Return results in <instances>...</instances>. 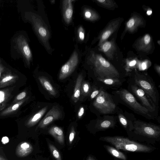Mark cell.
Listing matches in <instances>:
<instances>
[{
    "label": "cell",
    "instance_id": "6da1fadb",
    "mask_svg": "<svg viewBox=\"0 0 160 160\" xmlns=\"http://www.w3.org/2000/svg\"><path fill=\"white\" fill-rule=\"evenodd\" d=\"M114 100L129 108L137 114L148 119L155 120L156 118L147 108L139 102L136 98L127 89L120 88L111 92Z\"/></svg>",
    "mask_w": 160,
    "mask_h": 160
},
{
    "label": "cell",
    "instance_id": "7a4b0ae2",
    "mask_svg": "<svg viewBox=\"0 0 160 160\" xmlns=\"http://www.w3.org/2000/svg\"><path fill=\"white\" fill-rule=\"evenodd\" d=\"M127 82L138 86L149 96L155 105L158 107L160 97L158 90L152 78L148 75L135 72L129 75Z\"/></svg>",
    "mask_w": 160,
    "mask_h": 160
},
{
    "label": "cell",
    "instance_id": "3957f363",
    "mask_svg": "<svg viewBox=\"0 0 160 160\" xmlns=\"http://www.w3.org/2000/svg\"><path fill=\"white\" fill-rule=\"evenodd\" d=\"M118 104L111 94L102 88L92 103L98 116L116 114L119 108Z\"/></svg>",
    "mask_w": 160,
    "mask_h": 160
},
{
    "label": "cell",
    "instance_id": "277c9868",
    "mask_svg": "<svg viewBox=\"0 0 160 160\" xmlns=\"http://www.w3.org/2000/svg\"><path fill=\"white\" fill-rule=\"evenodd\" d=\"M100 139L111 143L117 150L142 152H149L152 150V148L150 147L123 137H101Z\"/></svg>",
    "mask_w": 160,
    "mask_h": 160
},
{
    "label": "cell",
    "instance_id": "5b68a950",
    "mask_svg": "<svg viewBox=\"0 0 160 160\" xmlns=\"http://www.w3.org/2000/svg\"><path fill=\"white\" fill-rule=\"evenodd\" d=\"M24 16L26 19L32 25L37 36L46 49L49 50L50 49L49 44L50 32L47 25L42 18L38 15L31 12H25Z\"/></svg>",
    "mask_w": 160,
    "mask_h": 160
},
{
    "label": "cell",
    "instance_id": "8992f818",
    "mask_svg": "<svg viewBox=\"0 0 160 160\" xmlns=\"http://www.w3.org/2000/svg\"><path fill=\"white\" fill-rule=\"evenodd\" d=\"M128 83L127 90L139 100L143 106L157 118L158 107L155 105L142 89L137 86L130 83Z\"/></svg>",
    "mask_w": 160,
    "mask_h": 160
},
{
    "label": "cell",
    "instance_id": "52a82bcc",
    "mask_svg": "<svg viewBox=\"0 0 160 160\" xmlns=\"http://www.w3.org/2000/svg\"><path fill=\"white\" fill-rule=\"evenodd\" d=\"M135 133L148 138H158L160 135L159 126L136 119L133 122Z\"/></svg>",
    "mask_w": 160,
    "mask_h": 160
},
{
    "label": "cell",
    "instance_id": "ba28073f",
    "mask_svg": "<svg viewBox=\"0 0 160 160\" xmlns=\"http://www.w3.org/2000/svg\"><path fill=\"white\" fill-rule=\"evenodd\" d=\"M16 47L28 64H29L32 58L31 51L27 41L22 35L18 36L15 40Z\"/></svg>",
    "mask_w": 160,
    "mask_h": 160
},
{
    "label": "cell",
    "instance_id": "9c48e42d",
    "mask_svg": "<svg viewBox=\"0 0 160 160\" xmlns=\"http://www.w3.org/2000/svg\"><path fill=\"white\" fill-rule=\"evenodd\" d=\"M78 62V54L75 51L68 60L62 67L59 75V79L63 80L70 75L76 67Z\"/></svg>",
    "mask_w": 160,
    "mask_h": 160
},
{
    "label": "cell",
    "instance_id": "30bf717a",
    "mask_svg": "<svg viewBox=\"0 0 160 160\" xmlns=\"http://www.w3.org/2000/svg\"><path fill=\"white\" fill-rule=\"evenodd\" d=\"M118 121L117 116L104 115L98 116L96 121L95 127L98 131H103L116 126Z\"/></svg>",
    "mask_w": 160,
    "mask_h": 160
},
{
    "label": "cell",
    "instance_id": "8fae6325",
    "mask_svg": "<svg viewBox=\"0 0 160 160\" xmlns=\"http://www.w3.org/2000/svg\"><path fill=\"white\" fill-rule=\"evenodd\" d=\"M116 114L118 120L125 129L130 131L133 130V122L137 119L133 114L126 111L124 112L119 107Z\"/></svg>",
    "mask_w": 160,
    "mask_h": 160
},
{
    "label": "cell",
    "instance_id": "7c38bea8",
    "mask_svg": "<svg viewBox=\"0 0 160 160\" xmlns=\"http://www.w3.org/2000/svg\"><path fill=\"white\" fill-rule=\"evenodd\" d=\"M62 112L58 106H53L39 122L38 127L43 128L54 121L61 118Z\"/></svg>",
    "mask_w": 160,
    "mask_h": 160
},
{
    "label": "cell",
    "instance_id": "4fadbf2b",
    "mask_svg": "<svg viewBox=\"0 0 160 160\" xmlns=\"http://www.w3.org/2000/svg\"><path fill=\"white\" fill-rule=\"evenodd\" d=\"M126 80V78H109L99 79L96 82V85L106 91L110 89L115 90L121 88L123 83Z\"/></svg>",
    "mask_w": 160,
    "mask_h": 160
},
{
    "label": "cell",
    "instance_id": "5bb4252c",
    "mask_svg": "<svg viewBox=\"0 0 160 160\" xmlns=\"http://www.w3.org/2000/svg\"><path fill=\"white\" fill-rule=\"evenodd\" d=\"M72 0H63L62 2V14L64 20L67 24L71 22L73 13Z\"/></svg>",
    "mask_w": 160,
    "mask_h": 160
},
{
    "label": "cell",
    "instance_id": "9a60e30c",
    "mask_svg": "<svg viewBox=\"0 0 160 160\" xmlns=\"http://www.w3.org/2000/svg\"><path fill=\"white\" fill-rule=\"evenodd\" d=\"M48 132L60 144H64V133L63 130L61 128L56 126H52L49 129Z\"/></svg>",
    "mask_w": 160,
    "mask_h": 160
},
{
    "label": "cell",
    "instance_id": "2e32d148",
    "mask_svg": "<svg viewBox=\"0 0 160 160\" xmlns=\"http://www.w3.org/2000/svg\"><path fill=\"white\" fill-rule=\"evenodd\" d=\"M82 79V74H79L77 78L73 93L71 98L72 100L75 103L77 102L79 99Z\"/></svg>",
    "mask_w": 160,
    "mask_h": 160
},
{
    "label": "cell",
    "instance_id": "e0dca14e",
    "mask_svg": "<svg viewBox=\"0 0 160 160\" xmlns=\"http://www.w3.org/2000/svg\"><path fill=\"white\" fill-rule=\"evenodd\" d=\"M38 79L43 87L50 95L53 96L57 95V91L46 78L43 76H40L38 78Z\"/></svg>",
    "mask_w": 160,
    "mask_h": 160
},
{
    "label": "cell",
    "instance_id": "ac0fdd59",
    "mask_svg": "<svg viewBox=\"0 0 160 160\" xmlns=\"http://www.w3.org/2000/svg\"><path fill=\"white\" fill-rule=\"evenodd\" d=\"M32 150V146L29 143L25 142L21 143L18 146L17 152L19 156L23 157L29 154Z\"/></svg>",
    "mask_w": 160,
    "mask_h": 160
},
{
    "label": "cell",
    "instance_id": "d6986e66",
    "mask_svg": "<svg viewBox=\"0 0 160 160\" xmlns=\"http://www.w3.org/2000/svg\"><path fill=\"white\" fill-rule=\"evenodd\" d=\"M47 109L48 106H46L34 114L30 120L29 125L32 126L36 124L45 113Z\"/></svg>",
    "mask_w": 160,
    "mask_h": 160
},
{
    "label": "cell",
    "instance_id": "ffe728a7",
    "mask_svg": "<svg viewBox=\"0 0 160 160\" xmlns=\"http://www.w3.org/2000/svg\"><path fill=\"white\" fill-rule=\"evenodd\" d=\"M104 147L114 157L123 160H126V156L122 152L111 146L105 145Z\"/></svg>",
    "mask_w": 160,
    "mask_h": 160
},
{
    "label": "cell",
    "instance_id": "44dd1931",
    "mask_svg": "<svg viewBox=\"0 0 160 160\" xmlns=\"http://www.w3.org/2000/svg\"><path fill=\"white\" fill-rule=\"evenodd\" d=\"M81 91L83 95L86 96L90 95L92 91V88L89 82L84 81L82 83Z\"/></svg>",
    "mask_w": 160,
    "mask_h": 160
},
{
    "label": "cell",
    "instance_id": "7402d4cb",
    "mask_svg": "<svg viewBox=\"0 0 160 160\" xmlns=\"http://www.w3.org/2000/svg\"><path fill=\"white\" fill-rule=\"evenodd\" d=\"M48 146L51 153L56 160H62L61 155L56 148L52 144L49 143Z\"/></svg>",
    "mask_w": 160,
    "mask_h": 160
},
{
    "label": "cell",
    "instance_id": "603a6c76",
    "mask_svg": "<svg viewBox=\"0 0 160 160\" xmlns=\"http://www.w3.org/2000/svg\"><path fill=\"white\" fill-rule=\"evenodd\" d=\"M102 88L97 85H94L92 88V91L90 94V98L91 100L93 99L100 92Z\"/></svg>",
    "mask_w": 160,
    "mask_h": 160
},
{
    "label": "cell",
    "instance_id": "cb8c5ba5",
    "mask_svg": "<svg viewBox=\"0 0 160 160\" xmlns=\"http://www.w3.org/2000/svg\"><path fill=\"white\" fill-rule=\"evenodd\" d=\"M76 132L74 127L72 126L71 128L69 136V142L71 144L72 143L75 136Z\"/></svg>",
    "mask_w": 160,
    "mask_h": 160
},
{
    "label": "cell",
    "instance_id": "d4e9b609",
    "mask_svg": "<svg viewBox=\"0 0 160 160\" xmlns=\"http://www.w3.org/2000/svg\"><path fill=\"white\" fill-rule=\"evenodd\" d=\"M78 37L80 40L83 41L85 35L84 30L82 26L79 27L78 29Z\"/></svg>",
    "mask_w": 160,
    "mask_h": 160
},
{
    "label": "cell",
    "instance_id": "484cf974",
    "mask_svg": "<svg viewBox=\"0 0 160 160\" xmlns=\"http://www.w3.org/2000/svg\"><path fill=\"white\" fill-rule=\"evenodd\" d=\"M99 61L101 64L104 68L108 69L110 68V63L106 61L103 58L100 57L99 59Z\"/></svg>",
    "mask_w": 160,
    "mask_h": 160
},
{
    "label": "cell",
    "instance_id": "4316f807",
    "mask_svg": "<svg viewBox=\"0 0 160 160\" xmlns=\"http://www.w3.org/2000/svg\"><path fill=\"white\" fill-rule=\"evenodd\" d=\"M111 44L109 42H107L103 45L102 48L105 52L107 51L111 48Z\"/></svg>",
    "mask_w": 160,
    "mask_h": 160
},
{
    "label": "cell",
    "instance_id": "83f0119b",
    "mask_svg": "<svg viewBox=\"0 0 160 160\" xmlns=\"http://www.w3.org/2000/svg\"><path fill=\"white\" fill-rule=\"evenodd\" d=\"M84 112V109L83 107H81L78 111V116L79 118H80L83 115Z\"/></svg>",
    "mask_w": 160,
    "mask_h": 160
},
{
    "label": "cell",
    "instance_id": "f1b7e54d",
    "mask_svg": "<svg viewBox=\"0 0 160 160\" xmlns=\"http://www.w3.org/2000/svg\"><path fill=\"white\" fill-rule=\"evenodd\" d=\"M111 34V32L109 30H108L105 32L103 34L102 38L103 39H105L107 38L110 36Z\"/></svg>",
    "mask_w": 160,
    "mask_h": 160
},
{
    "label": "cell",
    "instance_id": "f546056e",
    "mask_svg": "<svg viewBox=\"0 0 160 160\" xmlns=\"http://www.w3.org/2000/svg\"><path fill=\"white\" fill-rule=\"evenodd\" d=\"M26 95V93L24 92H21L18 95L17 97V98L18 100H21Z\"/></svg>",
    "mask_w": 160,
    "mask_h": 160
},
{
    "label": "cell",
    "instance_id": "4dcf8cb0",
    "mask_svg": "<svg viewBox=\"0 0 160 160\" xmlns=\"http://www.w3.org/2000/svg\"><path fill=\"white\" fill-rule=\"evenodd\" d=\"M134 24V21L133 19H130L127 23V26L128 28H131Z\"/></svg>",
    "mask_w": 160,
    "mask_h": 160
},
{
    "label": "cell",
    "instance_id": "1f68e13d",
    "mask_svg": "<svg viewBox=\"0 0 160 160\" xmlns=\"http://www.w3.org/2000/svg\"><path fill=\"white\" fill-rule=\"evenodd\" d=\"M150 37L148 34L146 35L144 37V40L146 44H148L150 41Z\"/></svg>",
    "mask_w": 160,
    "mask_h": 160
},
{
    "label": "cell",
    "instance_id": "d6a6232c",
    "mask_svg": "<svg viewBox=\"0 0 160 160\" xmlns=\"http://www.w3.org/2000/svg\"><path fill=\"white\" fill-rule=\"evenodd\" d=\"M12 78L13 77L11 76H8L3 79L2 81L3 82H5L11 80Z\"/></svg>",
    "mask_w": 160,
    "mask_h": 160
},
{
    "label": "cell",
    "instance_id": "836d02e7",
    "mask_svg": "<svg viewBox=\"0 0 160 160\" xmlns=\"http://www.w3.org/2000/svg\"><path fill=\"white\" fill-rule=\"evenodd\" d=\"M9 141V139L7 137H3L2 139V143L4 144L7 143Z\"/></svg>",
    "mask_w": 160,
    "mask_h": 160
},
{
    "label": "cell",
    "instance_id": "e575fe53",
    "mask_svg": "<svg viewBox=\"0 0 160 160\" xmlns=\"http://www.w3.org/2000/svg\"><path fill=\"white\" fill-rule=\"evenodd\" d=\"M4 100V93L3 92L0 91V103Z\"/></svg>",
    "mask_w": 160,
    "mask_h": 160
},
{
    "label": "cell",
    "instance_id": "d590c367",
    "mask_svg": "<svg viewBox=\"0 0 160 160\" xmlns=\"http://www.w3.org/2000/svg\"><path fill=\"white\" fill-rule=\"evenodd\" d=\"M136 62L135 60H133L129 63V65L130 67H133L136 64Z\"/></svg>",
    "mask_w": 160,
    "mask_h": 160
},
{
    "label": "cell",
    "instance_id": "8d00e7d4",
    "mask_svg": "<svg viewBox=\"0 0 160 160\" xmlns=\"http://www.w3.org/2000/svg\"><path fill=\"white\" fill-rule=\"evenodd\" d=\"M19 107V105L18 104L14 105L12 108V109L13 110H15L17 109Z\"/></svg>",
    "mask_w": 160,
    "mask_h": 160
},
{
    "label": "cell",
    "instance_id": "74e56055",
    "mask_svg": "<svg viewBox=\"0 0 160 160\" xmlns=\"http://www.w3.org/2000/svg\"><path fill=\"white\" fill-rule=\"evenodd\" d=\"M142 68L143 70H145L147 66L145 62H143L142 65Z\"/></svg>",
    "mask_w": 160,
    "mask_h": 160
},
{
    "label": "cell",
    "instance_id": "f35d334b",
    "mask_svg": "<svg viewBox=\"0 0 160 160\" xmlns=\"http://www.w3.org/2000/svg\"><path fill=\"white\" fill-rule=\"evenodd\" d=\"M87 160H95V159L92 157L89 156L88 157Z\"/></svg>",
    "mask_w": 160,
    "mask_h": 160
},
{
    "label": "cell",
    "instance_id": "ab89813d",
    "mask_svg": "<svg viewBox=\"0 0 160 160\" xmlns=\"http://www.w3.org/2000/svg\"><path fill=\"white\" fill-rule=\"evenodd\" d=\"M147 13L148 15H151L152 13V11L151 10H148L147 11Z\"/></svg>",
    "mask_w": 160,
    "mask_h": 160
},
{
    "label": "cell",
    "instance_id": "60d3db41",
    "mask_svg": "<svg viewBox=\"0 0 160 160\" xmlns=\"http://www.w3.org/2000/svg\"><path fill=\"white\" fill-rule=\"evenodd\" d=\"M97 1L101 2H103L105 1V0H98Z\"/></svg>",
    "mask_w": 160,
    "mask_h": 160
},
{
    "label": "cell",
    "instance_id": "b9f144b4",
    "mask_svg": "<svg viewBox=\"0 0 160 160\" xmlns=\"http://www.w3.org/2000/svg\"><path fill=\"white\" fill-rule=\"evenodd\" d=\"M0 160H6L3 158L0 157Z\"/></svg>",
    "mask_w": 160,
    "mask_h": 160
}]
</instances>
